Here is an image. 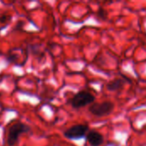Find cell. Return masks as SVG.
Returning <instances> with one entry per match:
<instances>
[{
  "label": "cell",
  "mask_w": 146,
  "mask_h": 146,
  "mask_svg": "<svg viewBox=\"0 0 146 146\" xmlns=\"http://www.w3.org/2000/svg\"><path fill=\"white\" fill-rule=\"evenodd\" d=\"M114 104L110 101L102 103H93L89 106V112L98 117H103L110 115L114 110Z\"/></svg>",
  "instance_id": "obj_2"
},
{
  "label": "cell",
  "mask_w": 146,
  "mask_h": 146,
  "mask_svg": "<svg viewBox=\"0 0 146 146\" xmlns=\"http://www.w3.org/2000/svg\"><path fill=\"white\" fill-rule=\"evenodd\" d=\"M86 139L90 146H100L104 141V136L97 131L89 132L86 135Z\"/></svg>",
  "instance_id": "obj_5"
},
{
  "label": "cell",
  "mask_w": 146,
  "mask_h": 146,
  "mask_svg": "<svg viewBox=\"0 0 146 146\" xmlns=\"http://www.w3.org/2000/svg\"><path fill=\"white\" fill-rule=\"evenodd\" d=\"M89 130V127L86 124H78L74 125L64 132V137L68 139H79L83 138L87 131Z\"/></svg>",
  "instance_id": "obj_4"
},
{
  "label": "cell",
  "mask_w": 146,
  "mask_h": 146,
  "mask_svg": "<svg viewBox=\"0 0 146 146\" xmlns=\"http://www.w3.org/2000/svg\"><path fill=\"white\" fill-rule=\"evenodd\" d=\"M30 130V127L23 123L18 122L14 124L9 130L8 133V139H7V144L8 145L13 146L17 142L19 136L24 133H27Z\"/></svg>",
  "instance_id": "obj_3"
},
{
  "label": "cell",
  "mask_w": 146,
  "mask_h": 146,
  "mask_svg": "<svg viewBox=\"0 0 146 146\" xmlns=\"http://www.w3.org/2000/svg\"><path fill=\"white\" fill-rule=\"evenodd\" d=\"M124 86H125V80H122L121 78H115L113 80L107 83L106 87L109 91L117 92V91L123 89Z\"/></svg>",
  "instance_id": "obj_6"
},
{
  "label": "cell",
  "mask_w": 146,
  "mask_h": 146,
  "mask_svg": "<svg viewBox=\"0 0 146 146\" xmlns=\"http://www.w3.org/2000/svg\"><path fill=\"white\" fill-rule=\"evenodd\" d=\"M97 15H98V19H100V20H105V19H107L108 13H107V11H106L104 9H103V8H99V9H98V14H97Z\"/></svg>",
  "instance_id": "obj_7"
},
{
  "label": "cell",
  "mask_w": 146,
  "mask_h": 146,
  "mask_svg": "<svg viewBox=\"0 0 146 146\" xmlns=\"http://www.w3.org/2000/svg\"><path fill=\"white\" fill-rule=\"evenodd\" d=\"M95 101V97L88 91H80L77 92L69 101L74 109H80L86 105H91Z\"/></svg>",
  "instance_id": "obj_1"
}]
</instances>
